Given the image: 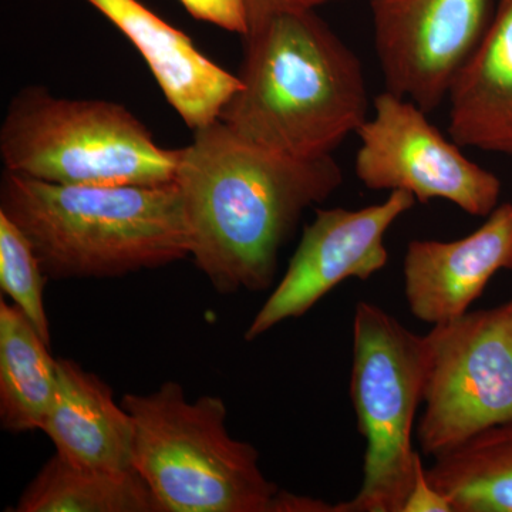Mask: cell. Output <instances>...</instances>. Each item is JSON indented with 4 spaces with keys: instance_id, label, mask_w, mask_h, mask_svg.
Wrapping results in <instances>:
<instances>
[{
    "instance_id": "obj_1",
    "label": "cell",
    "mask_w": 512,
    "mask_h": 512,
    "mask_svg": "<svg viewBox=\"0 0 512 512\" xmlns=\"http://www.w3.org/2000/svg\"><path fill=\"white\" fill-rule=\"evenodd\" d=\"M175 183L183 197L195 265L215 291L262 292L303 212L343 183L333 156L302 160L249 143L217 120L178 148Z\"/></svg>"
},
{
    "instance_id": "obj_2",
    "label": "cell",
    "mask_w": 512,
    "mask_h": 512,
    "mask_svg": "<svg viewBox=\"0 0 512 512\" xmlns=\"http://www.w3.org/2000/svg\"><path fill=\"white\" fill-rule=\"evenodd\" d=\"M247 6L241 89L218 120L285 156H333L369 119L362 62L315 9Z\"/></svg>"
},
{
    "instance_id": "obj_3",
    "label": "cell",
    "mask_w": 512,
    "mask_h": 512,
    "mask_svg": "<svg viewBox=\"0 0 512 512\" xmlns=\"http://www.w3.org/2000/svg\"><path fill=\"white\" fill-rule=\"evenodd\" d=\"M0 212L35 248L47 279H113L191 254L177 183L62 185L3 171Z\"/></svg>"
},
{
    "instance_id": "obj_4",
    "label": "cell",
    "mask_w": 512,
    "mask_h": 512,
    "mask_svg": "<svg viewBox=\"0 0 512 512\" xmlns=\"http://www.w3.org/2000/svg\"><path fill=\"white\" fill-rule=\"evenodd\" d=\"M121 406L133 419L134 470L163 512H271L281 488L262 473L259 451L228 433L221 397L190 402L180 383L164 382Z\"/></svg>"
},
{
    "instance_id": "obj_5",
    "label": "cell",
    "mask_w": 512,
    "mask_h": 512,
    "mask_svg": "<svg viewBox=\"0 0 512 512\" xmlns=\"http://www.w3.org/2000/svg\"><path fill=\"white\" fill-rule=\"evenodd\" d=\"M6 171L62 185L174 183L178 150L158 146L131 111L106 100H70L45 87L20 90L0 127Z\"/></svg>"
},
{
    "instance_id": "obj_6",
    "label": "cell",
    "mask_w": 512,
    "mask_h": 512,
    "mask_svg": "<svg viewBox=\"0 0 512 512\" xmlns=\"http://www.w3.org/2000/svg\"><path fill=\"white\" fill-rule=\"evenodd\" d=\"M426 340L375 303L353 316L350 397L366 453L360 490L335 512H403L420 454L414 450L424 399Z\"/></svg>"
},
{
    "instance_id": "obj_7",
    "label": "cell",
    "mask_w": 512,
    "mask_h": 512,
    "mask_svg": "<svg viewBox=\"0 0 512 512\" xmlns=\"http://www.w3.org/2000/svg\"><path fill=\"white\" fill-rule=\"evenodd\" d=\"M421 453L434 457L512 420V299L431 328Z\"/></svg>"
},
{
    "instance_id": "obj_8",
    "label": "cell",
    "mask_w": 512,
    "mask_h": 512,
    "mask_svg": "<svg viewBox=\"0 0 512 512\" xmlns=\"http://www.w3.org/2000/svg\"><path fill=\"white\" fill-rule=\"evenodd\" d=\"M373 113L357 130V180L373 191H404L417 202L444 200L473 217L500 205L503 184L461 153L412 100L384 90Z\"/></svg>"
},
{
    "instance_id": "obj_9",
    "label": "cell",
    "mask_w": 512,
    "mask_h": 512,
    "mask_svg": "<svg viewBox=\"0 0 512 512\" xmlns=\"http://www.w3.org/2000/svg\"><path fill=\"white\" fill-rule=\"evenodd\" d=\"M416 202L409 192L392 191L380 204L359 210H316L281 282L248 326L245 340L251 342L285 320L301 318L342 282L367 281L382 271L389 261L387 231Z\"/></svg>"
},
{
    "instance_id": "obj_10",
    "label": "cell",
    "mask_w": 512,
    "mask_h": 512,
    "mask_svg": "<svg viewBox=\"0 0 512 512\" xmlns=\"http://www.w3.org/2000/svg\"><path fill=\"white\" fill-rule=\"evenodd\" d=\"M387 92L431 113L484 35L491 0H369Z\"/></svg>"
},
{
    "instance_id": "obj_11",
    "label": "cell",
    "mask_w": 512,
    "mask_h": 512,
    "mask_svg": "<svg viewBox=\"0 0 512 512\" xmlns=\"http://www.w3.org/2000/svg\"><path fill=\"white\" fill-rule=\"evenodd\" d=\"M512 271V204L456 241L414 239L403 258L404 296L414 318L443 325L470 312L491 279Z\"/></svg>"
},
{
    "instance_id": "obj_12",
    "label": "cell",
    "mask_w": 512,
    "mask_h": 512,
    "mask_svg": "<svg viewBox=\"0 0 512 512\" xmlns=\"http://www.w3.org/2000/svg\"><path fill=\"white\" fill-rule=\"evenodd\" d=\"M137 47L164 96L191 130L220 119L241 89L238 74L221 69L180 30L168 25L138 0H87Z\"/></svg>"
},
{
    "instance_id": "obj_13",
    "label": "cell",
    "mask_w": 512,
    "mask_h": 512,
    "mask_svg": "<svg viewBox=\"0 0 512 512\" xmlns=\"http://www.w3.org/2000/svg\"><path fill=\"white\" fill-rule=\"evenodd\" d=\"M447 100L451 140L512 157V0H497L484 35L457 70Z\"/></svg>"
},
{
    "instance_id": "obj_14",
    "label": "cell",
    "mask_w": 512,
    "mask_h": 512,
    "mask_svg": "<svg viewBox=\"0 0 512 512\" xmlns=\"http://www.w3.org/2000/svg\"><path fill=\"white\" fill-rule=\"evenodd\" d=\"M57 456L76 466L124 471L133 467L134 426L113 390L70 359H57V386L42 426Z\"/></svg>"
},
{
    "instance_id": "obj_15",
    "label": "cell",
    "mask_w": 512,
    "mask_h": 512,
    "mask_svg": "<svg viewBox=\"0 0 512 512\" xmlns=\"http://www.w3.org/2000/svg\"><path fill=\"white\" fill-rule=\"evenodd\" d=\"M57 386V359L13 303L0 299V423L10 433L42 430Z\"/></svg>"
},
{
    "instance_id": "obj_16",
    "label": "cell",
    "mask_w": 512,
    "mask_h": 512,
    "mask_svg": "<svg viewBox=\"0 0 512 512\" xmlns=\"http://www.w3.org/2000/svg\"><path fill=\"white\" fill-rule=\"evenodd\" d=\"M16 512H163L134 468L76 466L53 456L20 495Z\"/></svg>"
},
{
    "instance_id": "obj_17",
    "label": "cell",
    "mask_w": 512,
    "mask_h": 512,
    "mask_svg": "<svg viewBox=\"0 0 512 512\" xmlns=\"http://www.w3.org/2000/svg\"><path fill=\"white\" fill-rule=\"evenodd\" d=\"M427 480L453 512H512V420L433 457Z\"/></svg>"
},
{
    "instance_id": "obj_18",
    "label": "cell",
    "mask_w": 512,
    "mask_h": 512,
    "mask_svg": "<svg viewBox=\"0 0 512 512\" xmlns=\"http://www.w3.org/2000/svg\"><path fill=\"white\" fill-rule=\"evenodd\" d=\"M46 279L28 237L0 212V289L52 348V333L43 298Z\"/></svg>"
},
{
    "instance_id": "obj_19",
    "label": "cell",
    "mask_w": 512,
    "mask_h": 512,
    "mask_svg": "<svg viewBox=\"0 0 512 512\" xmlns=\"http://www.w3.org/2000/svg\"><path fill=\"white\" fill-rule=\"evenodd\" d=\"M194 18L214 23L229 32L248 30L247 0H180Z\"/></svg>"
},
{
    "instance_id": "obj_20",
    "label": "cell",
    "mask_w": 512,
    "mask_h": 512,
    "mask_svg": "<svg viewBox=\"0 0 512 512\" xmlns=\"http://www.w3.org/2000/svg\"><path fill=\"white\" fill-rule=\"evenodd\" d=\"M403 512H453L447 498L427 480L426 467L421 460L417 463L413 485L404 503Z\"/></svg>"
},
{
    "instance_id": "obj_21",
    "label": "cell",
    "mask_w": 512,
    "mask_h": 512,
    "mask_svg": "<svg viewBox=\"0 0 512 512\" xmlns=\"http://www.w3.org/2000/svg\"><path fill=\"white\" fill-rule=\"evenodd\" d=\"M335 505L308 495H296L279 490L272 501L271 512H335Z\"/></svg>"
},
{
    "instance_id": "obj_22",
    "label": "cell",
    "mask_w": 512,
    "mask_h": 512,
    "mask_svg": "<svg viewBox=\"0 0 512 512\" xmlns=\"http://www.w3.org/2000/svg\"><path fill=\"white\" fill-rule=\"evenodd\" d=\"M258 2L281 6V8L315 9L325 3L339 2V0H258Z\"/></svg>"
}]
</instances>
